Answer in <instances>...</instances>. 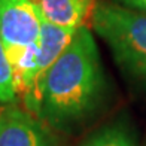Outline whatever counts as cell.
<instances>
[{"label":"cell","mask_w":146,"mask_h":146,"mask_svg":"<svg viewBox=\"0 0 146 146\" xmlns=\"http://www.w3.org/2000/svg\"><path fill=\"white\" fill-rule=\"evenodd\" d=\"M104 78L97 45L82 25L43 81L39 115L55 125H69L90 115L100 102Z\"/></svg>","instance_id":"1"},{"label":"cell","mask_w":146,"mask_h":146,"mask_svg":"<svg viewBox=\"0 0 146 146\" xmlns=\"http://www.w3.org/2000/svg\"><path fill=\"white\" fill-rule=\"evenodd\" d=\"M91 23L121 69L146 85V14L122 5L98 3Z\"/></svg>","instance_id":"2"},{"label":"cell","mask_w":146,"mask_h":146,"mask_svg":"<svg viewBox=\"0 0 146 146\" xmlns=\"http://www.w3.org/2000/svg\"><path fill=\"white\" fill-rule=\"evenodd\" d=\"M76 30L78 29L58 27L43 19L37 45L27 51L24 58L14 69L17 94L24 97L25 106L36 115H39L40 110L42 90L46 73L67 48Z\"/></svg>","instance_id":"3"},{"label":"cell","mask_w":146,"mask_h":146,"mask_svg":"<svg viewBox=\"0 0 146 146\" xmlns=\"http://www.w3.org/2000/svg\"><path fill=\"white\" fill-rule=\"evenodd\" d=\"M43 17L33 0H0V39L12 72L37 45Z\"/></svg>","instance_id":"4"},{"label":"cell","mask_w":146,"mask_h":146,"mask_svg":"<svg viewBox=\"0 0 146 146\" xmlns=\"http://www.w3.org/2000/svg\"><path fill=\"white\" fill-rule=\"evenodd\" d=\"M0 146H54L40 124L18 108H5L0 119Z\"/></svg>","instance_id":"5"},{"label":"cell","mask_w":146,"mask_h":146,"mask_svg":"<svg viewBox=\"0 0 146 146\" xmlns=\"http://www.w3.org/2000/svg\"><path fill=\"white\" fill-rule=\"evenodd\" d=\"M45 21L64 29H79L96 8L94 0H33Z\"/></svg>","instance_id":"6"},{"label":"cell","mask_w":146,"mask_h":146,"mask_svg":"<svg viewBox=\"0 0 146 146\" xmlns=\"http://www.w3.org/2000/svg\"><path fill=\"white\" fill-rule=\"evenodd\" d=\"M15 97L17 91L14 84V72L0 39V103H11L15 100Z\"/></svg>","instance_id":"7"},{"label":"cell","mask_w":146,"mask_h":146,"mask_svg":"<svg viewBox=\"0 0 146 146\" xmlns=\"http://www.w3.org/2000/svg\"><path fill=\"white\" fill-rule=\"evenodd\" d=\"M84 146H134V143L124 130L113 127L100 131Z\"/></svg>","instance_id":"8"},{"label":"cell","mask_w":146,"mask_h":146,"mask_svg":"<svg viewBox=\"0 0 146 146\" xmlns=\"http://www.w3.org/2000/svg\"><path fill=\"white\" fill-rule=\"evenodd\" d=\"M122 6L130 9H134L137 12H142V14H146V0H116Z\"/></svg>","instance_id":"9"},{"label":"cell","mask_w":146,"mask_h":146,"mask_svg":"<svg viewBox=\"0 0 146 146\" xmlns=\"http://www.w3.org/2000/svg\"><path fill=\"white\" fill-rule=\"evenodd\" d=\"M3 112H5V106H0V119H2V115H3Z\"/></svg>","instance_id":"10"}]
</instances>
